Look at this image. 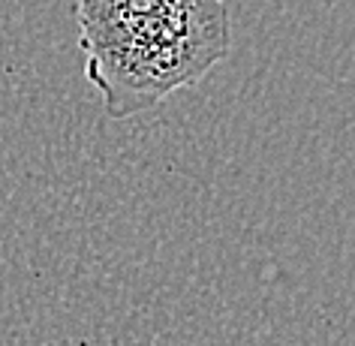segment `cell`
<instances>
[{
  "instance_id": "cell-1",
  "label": "cell",
  "mask_w": 355,
  "mask_h": 346,
  "mask_svg": "<svg viewBox=\"0 0 355 346\" xmlns=\"http://www.w3.org/2000/svg\"><path fill=\"white\" fill-rule=\"evenodd\" d=\"M85 78L130 121L193 87L232 51L226 0H76Z\"/></svg>"
}]
</instances>
